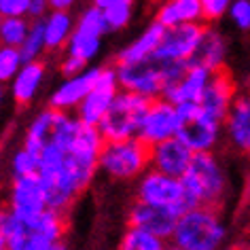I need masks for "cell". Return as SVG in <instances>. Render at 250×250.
I'll return each mask as SVG.
<instances>
[{"label": "cell", "instance_id": "1", "mask_svg": "<svg viewBox=\"0 0 250 250\" xmlns=\"http://www.w3.org/2000/svg\"><path fill=\"white\" fill-rule=\"evenodd\" d=\"M229 229L221 210L197 206L178 218L172 235V244L183 250H225Z\"/></svg>", "mask_w": 250, "mask_h": 250}, {"label": "cell", "instance_id": "2", "mask_svg": "<svg viewBox=\"0 0 250 250\" xmlns=\"http://www.w3.org/2000/svg\"><path fill=\"white\" fill-rule=\"evenodd\" d=\"M183 187L187 191V197L195 206H206V208H216L227 199L229 193V178L223 164L216 159L214 153H197L193 155V161L189 170L185 172Z\"/></svg>", "mask_w": 250, "mask_h": 250}, {"label": "cell", "instance_id": "3", "mask_svg": "<svg viewBox=\"0 0 250 250\" xmlns=\"http://www.w3.org/2000/svg\"><path fill=\"white\" fill-rule=\"evenodd\" d=\"M151 104H153L151 98L121 89L117 93L110 110L106 112V117L98 125L100 134L104 136L106 142L138 138Z\"/></svg>", "mask_w": 250, "mask_h": 250}, {"label": "cell", "instance_id": "4", "mask_svg": "<svg viewBox=\"0 0 250 250\" xmlns=\"http://www.w3.org/2000/svg\"><path fill=\"white\" fill-rule=\"evenodd\" d=\"M151 167V146L140 138L106 142L100 153V170L119 180H129Z\"/></svg>", "mask_w": 250, "mask_h": 250}, {"label": "cell", "instance_id": "5", "mask_svg": "<svg viewBox=\"0 0 250 250\" xmlns=\"http://www.w3.org/2000/svg\"><path fill=\"white\" fill-rule=\"evenodd\" d=\"M136 195H138V202L159 206V208H170L174 212H178L180 216L185 212H189L191 208H195L191 204V199L187 197L183 180L161 174L157 170H151V167L142 174Z\"/></svg>", "mask_w": 250, "mask_h": 250}, {"label": "cell", "instance_id": "6", "mask_svg": "<svg viewBox=\"0 0 250 250\" xmlns=\"http://www.w3.org/2000/svg\"><path fill=\"white\" fill-rule=\"evenodd\" d=\"M119 91H121V87H119V81H117V68L104 66L102 72H100L96 87H93L91 93L77 108V119L85 125L98 127L100 121L106 117V112L110 110V106L115 102Z\"/></svg>", "mask_w": 250, "mask_h": 250}, {"label": "cell", "instance_id": "7", "mask_svg": "<svg viewBox=\"0 0 250 250\" xmlns=\"http://www.w3.org/2000/svg\"><path fill=\"white\" fill-rule=\"evenodd\" d=\"M117 81L123 91L157 100L164 96L166 83L161 77L159 64L155 60L138 62V64H117Z\"/></svg>", "mask_w": 250, "mask_h": 250}, {"label": "cell", "instance_id": "8", "mask_svg": "<svg viewBox=\"0 0 250 250\" xmlns=\"http://www.w3.org/2000/svg\"><path fill=\"white\" fill-rule=\"evenodd\" d=\"M206 32L204 23H183V26L166 30L164 41L155 51V62H183L189 64L193 53L197 51L202 36Z\"/></svg>", "mask_w": 250, "mask_h": 250}, {"label": "cell", "instance_id": "9", "mask_svg": "<svg viewBox=\"0 0 250 250\" xmlns=\"http://www.w3.org/2000/svg\"><path fill=\"white\" fill-rule=\"evenodd\" d=\"M9 210L17 218H21V221H30V218L39 216L47 210V193H45V187H42L39 174L13 178Z\"/></svg>", "mask_w": 250, "mask_h": 250}, {"label": "cell", "instance_id": "10", "mask_svg": "<svg viewBox=\"0 0 250 250\" xmlns=\"http://www.w3.org/2000/svg\"><path fill=\"white\" fill-rule=\"evenodd\" d=\"M178 218H180L178 212H174L170 208H159V206H151L136 199L127 214V227L142 229L146 233H153L167 242L172 240Z\"/></svg>", "mask_w": 250, "mask_h": 250}, {"label": "cell", "instance_id": "11", "mask_svg": "<svg viewBox=\"0 0 250 250\" xmlns=\"http://www.w3.org/2000/svg\"><path fill=\"white\" fill-rule=\"evenodd\" d=\"M178 127H180V121L176 115V106L170 104L164 98H157L153 100L151 108L146 112L138 138L145 140L148 146H155L159 142L176 138Z\"/></svg>", "mask_w": 250, "mask_h": 250}, {"label": "cell", "instance_id": "12", "mask_svg": "<svg viewBox=\"0 0 250 250\" xmlns=\"http://www.w3.org/2000/svg\"><path fill=\"white\" fill-rule=\"evenodd\" d=\"M223 132V123L216 119L208 117L202 110L199 115H195L189 121H183L178 127L176 138L193 153H212V148L216 146L218 138Z\"/></svg>", "mask_w": 250, "mask_h": 250}, {"label": "cell", "instance_id": "13", "mask_svg": "<svg viewBox=\"0 0 250 250\" xmlns=\"http://www.w3.org/2000/svg\"><path fill=\"white\" fill-rule=\"evenodd\" d=\"M100 72H102V68H87L85 72L77 74V77L66 79L64 83L51 93V98H49V108L60 110V112L79 108L81 102H83L91 93L93 87H96Z\"/></svg>", "mask_w": 250, "mask_h": 250}, {"label": "cell", "instance_id": "14", "mask_svg": "<svg viewBox=\"0 0 250 250\" xmlns=\"http://www.w3.org/2000/svg\"><path fill=\"white\" fill-rule=\"evenodd\" d=\"M235 85L231 81L227 70H218L212 74L208 87H206L202 100H199V106L208 117L216 119V121L225 123V119L229 115V108L235 100Z\"/></svg>", "mask_w": 250, "mask_h": 250}, {"label": "cell", "instance_id": "15", "mask_svg": "<svg viewBox=\"0 0 250 250\" xmlns=\"http://www.w3.org/2000/svg\"><path fill=\"white\" fill-rule=\"evenodd\" d=\"M193 151H189L178 138H170L166 142L151 146V170L174 178H183L193 161Z\"/></svg>", "mask_w": 250, "mask_h": 250}, {"label": "cell", "instance_id": "16", "mask_svg": "<svg viewBox=\"0 0 250 250\" xmlns=\"http://www.w3.org/2000/svg\"><path fill=\"white\" fill-rule=\"evenodd\" d=\"M210 70H206V68H199V66H189L185 72V77L178 81V83H174L170 87H166L164 89V100H167L170 104L178 106V104H185V102H199L206 91V87H208L210 79H212Z\"/></svg>", "mask_w": 250, "mask_h": 250}, {"label": "cell", "instance_id": "17", "mask_svg": "<svg viewBox=\"0 0 250 250\" xmlns=\"http://www.w3.org/2000/svg\"><path fill=\"white\" fill-rule=\"evenodd\" d=\"M155 21L166 30L183 23H204L206 17L202 0H164L155 13Z\"/></svg>", "mask_w": 250, "mask_h": 250}, {"label": "cell", "instance_id": "18", "mask_svg": "<svg viewBox=\"0 0 250 250\" xmlns=\"http://www.w3.org/2000/svg\"><path fill=\"white\" fill-rule=\"evenodd\" d=\"M223 129L235 148L250 153V96H237L233 100Z\"/></svg>", "mask_w": 250, "mask_h": 250}, {"label": "cell", "instance_id": "19", "mask_svg": "<svg viewBox=\"0 0 250 250\" xmlns=\"http://www.w3.org/2000/svg\"><path fill=\"white\" fill-rule=\"evenodd\" d=\"M225 58H227V41L218 30L206 26L197 51L189 60V66H199L210 72L225 70Z\"/></svg>", "mask_w": 250, "mask_h": 250}, {"label": "cell", "instance_id": "20", "mask_svg": "<svg viewBox=\"0 0 250 250\" xmlns=\"http://www.w3.org/2000/svg\"><path fill=\"white\" fill-rule=\"evenodd\" d=\"M164 34H166V28L161 23L153 21L134 42H129L127 47L117 53V64H138V62L153 60L155 51H157L161 41H164Z\"/></svg>", "mask_w": 250, "mask_h": 250}, {"label": "cell", "instance_id": "21", "mask_svg": "<svg viewBox=\"0 0 250 250\" xmlns=\"http://www.w3.org/2000/svg\"><path fill=\"white\" fill-rule=\"evenodd\" d=\"M47 74V66L42 62H30V64H23L21 70L17 72V77L11 83V96H13L15 104L20 106H28L39 93L42 81H45Z\"/></svg>", "mask_w": 250, "mask_h": 250}, {"label": "cell", "instance_id": "22", "mask_svg": "<svg viewBox=\"0 0 250 250\" xmlns=\"http://www.w3.org/2000/svg\"><path fill=\"white\" fill-rule=\"evenodd\" d=\"M53 121H55L53 108H45V110L36 112V117L28 125L26 136H23V148L30 153H34V155H41L42 148L47 146L49 138H51Z\"/></svg>", "mask_w": 250, "mask_h": 250}, {"label": "cell", "instance_id": "23", "mask_svg": "<svg viewBox=\"0 0 250 250\" xmlns=\"http://www.w3.org/2000/svg\"><path fill=\"white\" fill-rule=\"evenodd\" d=\"M74 26L77 23L72 21L68 11H51L45 17V42L49 51H58V49L68 45V41L74 32Z\"/></svg>", "mask_w": 250, "mask_h": 250}, {"label": "cell", "instance_id": "24", "mask_svg": "<svg viewBox=\"0 0 250 250\" xmlns=\"http://www.w3.org/2000/svg\"><path fill=\"white\" fill-rule=\"evenodd\" d=\"M26 227L34 233H39L42 237L51 242H64V235H66V218L62 212H55V210H45L42 214L30 218V221H23Z\"/></svg>", "mask_w": 250, "mask_h": 250}, {"label": "cell", "instance_id": "25", "mask_svg": "<svg viewBox=\"0 0 250 250\" xmlns=\"http://www.w3.org/2000/svg\"><path fill=\"white\" fill-rule=\"evenodd\" d=\"M166 248H167L166 240L136 227L125 229L117 246V250H166Z\"/></svg>", "mask_w": 250, "mask_h": 250}, {"label": "cell", "instance_id": "26", "mask_svg": "<svg viewBox=\"0 0 250 250\" xmlns=\"http://www.w3.org/2000/svg\"><path fill=\"white\" fill-rule=\"evenodd\" d=\"M100 47H102V39L74 30L66 45V51H68V58H74L87 66V62H91L100 53Z\"/></svg>", "mask_w": 250, "mask_h": 250}, {"label": "cell", "instance_id": "27", "mask_svg": "<svg viewBox=\"0 0 250 250\" xmlns=\"http://www.w3.org/2000/svg\"><path fill=\"white\" fill-rule=\"evenodd\" d=\"M30 28H32V21H28L26 17L2 20V23H0V45L20 49L28 39Z\"/></svg>", "mask_w": 250, "mask_h": 250}, {"label": "cell", "instance_id": "28", "mask_svg": "<svg viewBox=\"0 0 250 250\" xmlns=\"http://www.w3.org/2000/svg\"><path fill=\"white\" fill-rule=\"evenodd\" d=\"M42 49H47V42H45V20H39V21H32V28H30L28 39L20 47L23 64L36 62L39 60V55L42 53Z\"/></svg>", "mask_w": 250, "mask_h": 250}, {"label": "cell", "instance_id": "29", "mask_svg": "<svg viewBox=\"0 0 250 250\" xmlns=\"http://www.w3.org/2000/svg\"><path fill=\"white\" fill-rule=\"evenodd\" d=\"M74 30L85 32V34H91V36H98V39H102L106 32H110L108 23H106V17H104V11L98 9V7H93V4H91V7H87L83 13H81Z\"/></svg>", "mask_w": 250, "mask_h": 250}, {"label": "cell", "instance_id": "30", "mask_svg": "<svg viewBox=\"0 0 250 250\" xmlns=\"http://www.w3.org/2000/svg\"><path fill=\"white\" fill-rule=\"evenodd\" d=\"M21 66H23V60H21L20 49L0 45V85L13 83V79L21 70Z\"/></svg>", "mask_w": 250, "mask_h": 250}, {"label": "cell", "instance_id": "31", "mask_svg": "<svg viewBox=\"0 0 250 250\" xmlns=\"http://www.w3.org/2000/svg\"><path fill=\"white\" fill-rule=\"evenodd\" d=\"M41 167V159L39 155L26 151V148H20L15 151L13 159H11V172H13V178H23V176H34L39 174Z\"/></svg>", "mask_w": 250, "mask_h": 250}, {"label": "cell", "instance_id": "32", "mask_svg": "<svg viewBox=\"0 0 250 250\" xmlns=\"http://www.w3.org/2000/svg\"><path fill=\"white\" fill-rule=\"evenodd\" d=\"M132 9H134V0H121V2L104 9L108 30H123L127 26L129 20H132Z\"/></svg>", "mask_w": 250, "mask_h": 250}, {"label": "cell", "instance_id": "33", "mask_svg": "<svg viewBox=\"0 0 250 250\" xmlns=\"http://www.w3.org/2000/svg\"><path fill=\"white\" fill-rule=\"evenodd\" d=\"M229 17L240 30H250V0H233L229 7Z\"/></svg>", "mask_w": 250, "mask_h": 250}, {"label": "cell", "instance_id": "34", "mask_svg": "<svg viewBox=\"0 0 250 250\" xmlns=\"http://www.w3.org/2000/svg\"><path fill=\"white\" fill-rule=\"evenodd\" d=\"M32 0H0V17L9 20V17H26L30 11Z\"/></svg>", "mask_w": 250, "mask_h": 250}, {"label": "cell", "instance_id": "35", "mask_svg": "<svg viewBox=\"0 0 250 250\" xmlns=\"http://www.w3.org/2000/svg\"><path fill=\"white\" fill-rule=\"evenodd\" d=\"M231 2H233V0H202L206 21H216V20H221L223 15H227Z\"/></svg>", "mask_w": 250, "mask_h": 250}, {"label": "cell", "instance_id": "36", "mask_svg": "<svg viewBox=\"0 0 250 250\" xmlns=\"http://www.w3.org/2000/svg\"><path fill=\"white\" fill-rule=\"evenodd\" d=\"M49 11V0H32L30 2V11H28V17L32 21H39V20H45Z\"/></svg>", "mask_w": 250, "mask_h": 250}, {"label": "cell", "instance_id": "37", "mask_svg": "<svg viewBox=\"0 0 250 250\" xmlns=\"http://www.w3.org/2000/svg\"><path fill=\"white\" fill-rule=\"evenodd\" d=\"M77 2V0H49V7L53 11H68L70 13V7Z\"/></svg>", "mask_w": 250, "mask_h": 250}, {"label": "cell", "instance_id": "38", "mask_svg": "<svg viewBox=\"0 0 250 250\" xmlns=\"http://www.w3.org/2000/svg\"><path fill=\"white\" fill-rule=\"evenodd\" d=\"M117 2H121V0H91L93 7H98V9H102V11L112 7V4H117Z\"/></svg>", "mask_w": 250, "mask_h": 250}, {"label": "cell", "instance_id": "39", "mask_svg": "<svg viewBox=\"0 0 250 250\" xmlns=\"http://www.w3.org/2000/svg\"><path fill=\"white\" fill-rule=\"evenodd\" d=\"M0 250H9V244H7V240H4L2 233H0Z\"/></svg>", "mask_w": 250, "mask_h": 250}, {"label": "cell", "instance_id": "40", "mask_svg": "<svg viewBox=\"0 0 250 250\" xmlns=\"http://www.w3.org/2000/svg\"><path fill=\"white\" fill-rule=\"evenodd\" d=\"M166 250H183V248H178V246H174V244L170 242V244H167V248Z\"/></svg>", "mask_w": 250, "mask_h": 250}, {"label": "cell", "instance_id": "41", "mask_svg": "<svg viewBox=\"0 0 250 250\" xmlns=\"http://www.w3.org/2000/svg\"><path fill=\"white\" fill-rule=\"evenodd\" d=\"M2 98H4V89H2V85H0V104H2Z\"/></svg>", "mask_w": 250, "mask_h": 250}, {"label": "cell", "instance_id": "42", "mask_svg": "<svg viewBox=\"0 0 250 250\" xmlns=\"http://www.w3.org/2000/svg\"><path fill=\"white\" fill-rule=\"evenodd\" d=\"M225 250H246V248H240V246H235V248H225Z\"/></svg>", "mask_w": 250, "mask_h": 250}, {"label": "cell", "instance_id": "43", "mask_svg": "<svg viewBox=\"0 0 250 250\" xmlns=\"http://www.w3.org/2000/svg\"><path fill=\"white\" fill-rule=\"evenodd\" d=\"M0 23H2V17H0Z\"/></svg>", "mask_w": 250, "mask_h": 250}]
</instances>
